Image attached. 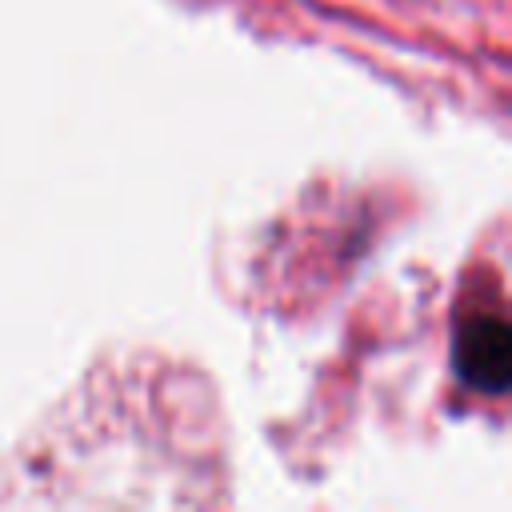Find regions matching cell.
Segmentation results:
<instances>
[{"instance_id":"6da1fadb","label":"cell","mask_w":512,"mask_h":512,"mask_svg":"<svg viewBox=\"0 0 512 512\" xmlns=\"http://www.w3.org/2000/svg\"><path fill=\"white\" fill-rule=\"evenodd\" d=\"M456 372L468 388L500 396L512 376V336L500 316H468L456 332Z\"/></svg>"}]
</instances>
